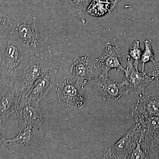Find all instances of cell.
<instances>
[{
  "label": "cell",
  "instance_id": "6da1fadb",
  "mask_svg": "<svg viewBox=\"0 0 159 159\" xmlns=\"http://www.w3.org/2000/svg\"><path fill=\"white\" fill-rule=\"evenodd\" d=\"M0 48L1 69L11 86L18 79L33 56L11 30L0 38Z\"/></svg>",
  "mask_w": 159,
  "mask_h": 159
},
{
  "label": "cell",
  "instance_id": "cb8c5ba5",
  "mask_svg": "<svg viewBox=\"0 0 159 159\" xmlns=\"http://www.w3.org/2000/svg\"><path fill=\"white\" fill-rule=\"evenodd\" d=\"M1 64L0 63V100L10 86L9 83L3 75L1 69Z\"/></svg>",
  "mask_w": 159,
  "mask_h": 159
},
{
  "label": "cell",
  "instance_id": "7a4b0ae2",
  "mask_svg": "<svg viewBox=\"0 0 159 159\" xmlns=\"http://www.w3.org/2000/svg\"><path fill=\"white\" fill-rule=\"evenodd\" d=\"M11 31L33 57L43 59L48 35L35 17L27 15L13 16L11 20Z\"/></svg>",
  "mask_w": 159,
  "mask_h": 159
},
{
  "label": "cell",
  "instance_id": "d6986e66",
  "mask_svg": "<svg viewBox=\"0 0 159 159\" xmlns=\"http://www.w3.org/2000/svg\"><path fill=\"white\" fill-rule=\"evenodd\" d=\"M142 41L138 40L134 42L129 47L128 54H126L132 61L134 66L136 68L138 69V66L141 61L142 51L140 47V42Z\"/></svg>",
  "mask_w": 159,
  "mask_h": 159
},
{
  "label": "cell",
  "instance_id": "30bf717a",
  "mask_svg": "<svg viewBox=\"0 0 159 159\" xmlns=\"http://www.w3.org/2000/svg\"><path fill=\"white\" fill-rule=\"evenodd\" d=\"M132 114L134 119L142 117H159V94L157 91L139 95L133 103Z\"/></svg>",
  "mask_w": 159,
  "mask_h": 159
},
{
  "label": "cell",
  "instance_id": "7c38bea8",
  "mask_svg": "<svg viewBox=\"0 0 159 159\" xmlns=\"http://www.w3.org/2000/svg\"><path fill=\"white\" fill-rule=\"evenodd\" d=\"M123 56L124 53L120 48L112 45L111 43H106L102 54L96 58L101 67L102 74L108 75L109 71L112 69L119 72L123 71Z\"/></svg>",
  "mask_w": 159,
  "mask_h": 159
},
{
  "label": "cell",
  "instance_id": "e0dca14e",
  "mask_svg": "<svg viewBox=\"0 0 159 159\" xmlns=\"http://www.w3.org/2000/svg\"><path fill=\"white\" fill-rule=\"evenodd\" d=\"M139 124L143 136H149L159 132V117H142L135 119Z\"/></svg>",
  "mask_w": 159,
  "mask_h": 159
},
{
  "label": "cell",
  "instance_id": "277c9868",
  "mask_svg": "<svg viewBox=\"0 0 159 159\" xmlns=\"http://www.w3.org/2000/svg\"><path fill=\"white\" fill-rule=\"evenodd\" d=\"M142 131L136 123L112 146L97 155L98 159H128L137 145L141 142Z\"/></svg>",
  "mask_w": 159,
  "mask_h": 159
},
{
  "label": "cell",
  "instance_id": "8fae6325",
  "mask_svg": "<svg viewBox=\"0 0 159 159\" xmlns=\"http://www.w3.org/2000/svg\"><path fill=\"white\" fill-rule=\"evenodd\" d=\"M89 83L97 89L104 100H117L127 94L123 84L111 79L108 75L101 74Z\"/></svg>",
  "mask_w": 159,
  "mask_h": 159
},
{
  "label": "cell",
  "instance_id": "44dd1931",
  "mask_svg": "<svg viewBox=\"0 0 159 159\" xmlns=\"http://www.w3.org/2000/svg\"><path fill=\"white\" fill-rule=\"evenodd\" d=\"M11 30V20L6 14L0 12V38L9 33Z\"/></svg>",
  "mask_w": 159,
  "mask_h": 159
},
{
  "label": "cell",
  "instance_id": "d4e9b609",
  "mask_svg": "<svg viewBox=\"0 0 159 159\" xmlns=\"http://www.w3.org/2000/svg\"><path fill=\"white\" fill-rule=\"evenodd\" d=\"M0 125H1V124H0ZM5 139H5L3 137L2 134H1V132H0V148H2L3 144H4V142H5Z\"/></svg>",
  "mask_w": 159,
  "mask_h": 159
},
{
  "label": "cell",
  "instance_id": "9a60e30c",
  "mask_svg": "<svg viewBox=\"0 0 159 159\" xmlns=\"http://www.w3.org/2000/svg\"><path fill=\"white\" fill-rule=\"evenodd\" d=\"M74 16L83 19V15L92 0H54Z\"/></svg>",
  "mask_w": 159,
  "mask_h": 159
},
{
  "label": "cell",
  "instance_id": "3957f363",
  "mask_svg": "<svg viewBox=\"0 0 159 159\" xmlns=\"http://www.w3.org/2000/svg\"><path fill=\"white\" fill-rule=\"evenodd\" d=\"M84 88L72 76L58 83L56 91L60 103L67 110L82 108L85 104L83 95Z\"/></svg>",
  "mask_w": 159,
  "mask_h": 159
},
{
  "label": "cell",
  "instance_id": "484cf974",
  "mask_svg": "<svg viewBox=\"0 0 159 159\" xmlns=\"http://www.w3.org/2000/svg\"><path fill=\"white\" fill-rule=\"evenodd\" d=\"M121 1V0H114L113 2H112V6L111 8L112 11H113L114 8L118 5V3L119 2Z\"/></svg>",
  "mask_w": 159,
  "mask_h": 159
},
{
  "label": "cell",
  "instance_id": "4fadbf2b",
  "mask_svg": "<svg viewBox=\"0 0 159 159\" xmlns=\"http://www.w3.org/2000/svg\"><path fill=\"white\" fill-rule=\"evenodd\" d=\"M57 73V70L51 69L48 74L39 78L24 98L27 102L34 105L39 104L54 85Z\"/></svg>",
  "mask_w": 159,
  "mask_h": 159
},
{
  "label": "cell",
  "instance_id": "8992f818",
  "mask_svg": "<svg viewBox=\"0 0 159 159\" xmlns=\"http://www.w3.org/2000/svg\"><path fill=\"white\" fill-rule=\"evenodd\" d=\"M45 129L32 128L19 131L13 139H5L2 149L11 153L34 149L40 144Z\"/></svg>",
  "mask_w": 159,
  "mask_h": 159
},
{
  "label": "cell",
  "instance_id": "5b68a950",
  "mask_svg": "<svg viewBox=\"0 0 159 159\" xmlns=\"http://www.w3.org/2000/svg\"><path fill=\"white\" fill-rule=\"evenodd\" d=\"M42 61L36 57H32L18 79L11 85L15 89L21 99L26 97L39 78L48 74L50 70Z\"/></svg>",
  "mask_w": 159,
  "mask_h": 159
},
{
  "label": "cell",
  "instance_id": "ba28073f",
  "mask_svg": "<svg viewBox=\"0 0 159 159\" xmlns=\"http://www.w3.org/2000/svg\"><path fill=\"white\" fill-rule=\"evenodd\" d=\"M70 72L72 77L84 86L99 77L102 73L96 58L87 56L76 57L70 68Z\"/></svg>",
  "mask_w": 159,
  "mask_h": 159
},
{
  "label": "cell",
  "instance_id": "ffe728a7",
  "mask_svg": "<svg viewBox=\"0 0 159 159\" xmlns=\"http://www.w3.org/2000/svg\"><path fill=\"white\" fill-rule=\"evenodd\" d=\"M145 49L142 51L140 63L142 64V70L145 71V64L146 63L152 62L155 63V56L152 47V41L150 39H146L144 41Z\"/></svg>",
  "mask_w": 159,
  "mask_h": 159
},
{
  "label": "cell",
  "instance_id": "603a6c76",
  "mask_svg": "<svg viewBox=\"0 0 159 159\" xmlns=\"http://www.w3.org/2000/svg\"><path fill=\"white\" fill-rule=\"evenodd\" d=\"M128 159H149L148 154L141 146V142L138 143Z\"/></svg>",
  "mask_w": 159,
  "mask_h": 159
},
{
  "label": "cell",
  "instance_id": "ac0fdd59",
  "mask_svg": "<svg viewBox=\"0 0 159 159\" xmlns=\"http://www.w3.org/2000/svg\"><path fill=\"white\" fill-rule=\"evenodd\" d=\"M141 144L149 159H159V132L150 136L142 137Z\"/></svg>",
  "mask_w": 159,
  "mask_h": 159
},
{
  "label": "cell",
  "instance_id": "9c48e42d",
  "mask_svg": "<svg viewBox=\"0 0 159 159\" xmlns=\"http://www.w3.org/2000/svg\"><path fill=\"white\" fill-rule=\"evenodd\" d=\"M16 113L17 114L19 131L29 129H46L40 103L36 105L30 104L23 98Z\"/></svg>",
  "mask_w": 159,
  "mask_h": 159
},
{
  "label": "cell",
  "instance_id": "83f0119b",
  "mask_svg": "<svg viewBox=\"0 0 159 159\" xmlns=\"http://www.w3.org/2000/svg\"><path fill=\"white\" fill-rule=\"evenodd\" d=\"M0 124H1V122H0Z\"/></svg>",
  "mask_w": 159,
  "mask_h": 159
},
{
  "label": "cell",
  "instance_id": "7402d4cb",
  "mask_svg": "<svg viewBox=\"0 0 159 159\" xmlns=\"http://www.w3.org/2000/svg\"><path fill=\"white\" fill-rule=\"evenodd\" d=\"M150 77H152V81L156 84V89L158 92L159 91V61L153 63L152 65L146 72Z\"/></svg>",
  "mask_w": 159,
  "mask_h": 159
},
{
  "label": "cell",
  "instance_id": "2e32d148",
  "mask_svg": "<svg viewBox=\"0 0 159 159\" xmlns=\"http://www.w3.org/2000/svg\"><path fill=\"white\" fill-rule=\"evenodd\" d=\"M112 2L110 0H92L89 4L85 13L91 16L100 17L111 12Z\"/></svg>",
  "mask_w": 159,
  "mask_h": 159
},
{
  "label": "cell",
  "instance_id": "52a82bcc",
  "mask_svg": "<svg viewBox=\"0 0 159 159\" xmlns=\"http://www.w3.org/2000/svg\"><path fill=\"white\" fill-rule=\"evenodd\" d=\"M126 57V67L123 70L124 74L121 82L125 86L127 94L141 95L152 81V77L146 71L140 72L138 69L136 68L132 61L127 54Z\"/></svg>",
  "mask_w": 159,
  "mask_h": 159
},
{
  "label": "cell",
  "instance_id": "4316f807",
  "mask_svg": "<svg viewBox=\"0 0 159 159\" xmlns=\"http://www.w3.org/2000/svg\"><path fill=\"white\" fill-rule=\"evenodd\" d=\"M1 48H0V63H1Z\"/></svg>",
  "mask_w": 159,
  "mask_h": 159
},
{
  "label": "cell",
  "instance_id": "5bb4252c",
  "mask_svg": "<svg viewBox=\"0 0 159 159\" xmlns=\"http://www.w3.org/2000/svg\"><path fill=\"white\" fill-rule=\"evenodd\" d=\"M21 98L15 89L10 86L0 100V122L3 125L16 112Z\"/></svg>",
  "mask_w": 159,
  "mask_h": 159
}]
</instances>
